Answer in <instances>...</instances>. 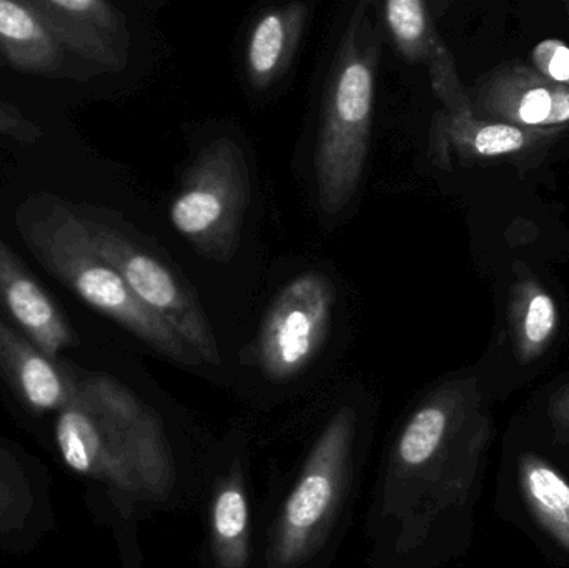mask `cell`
Returning a JSON list of instances; mask_svg holds the SVG:
<instances>
[{"label":"cell","instance_id":"7","mask_svg":"<svg viewBox=\"0 0 569 568\" xmlns=\"http://www.w3.org/2000/svg\"><path fill=\"white\" fill-rule=\"evenodd\" d=\"M333 306V283L323 273H303L284 287L257 337V363L267 379L290 382L311 366L330 332Z\"/></svg>","mask_w":569,"mask_h":568},{"label":"cell","instance_id":"12","mask_svg":"<svg viewBox=\"0 0 569 568\" xmlns=\"http://www.w3.org/2000/svg\"><path fill=\"white\" fill-rule=\"evenodd\" d=\"M210 544L216 568H249L250 509L240 464L230 469L213 492Z\"/></svg>","mask_w":569,"mask_h":568},{"label":"cell","instance_id":"3","mask_svg":"<svg viewBox=\"0 0 569 568\" xmlns=\"http://www.w3.org/2000/svg\"><path fill=\"white\" fill-rule=\"evenodd\" d=\"M16 226L43 269L83 302L110 317L169 359L186 366L202 360L186 340L147 309L119 272L90 243L77 209L57 199H29L16 213Z\"/></svg>","mask_w":569,"mask_h":568},{"label":"cell","instance_id":"9","mask_svg":"<svg viewBox=\"0 0 569 568\" xmlns=\"http://www.w3.org/2000/svg\"><path fill=\"white\" fill-rule=\"evenodd\" d=\"M0 303L49 359L72 343L73 332L62 310L2 240Z\"/></svg>","mask_w":569,"mask_h":568},{"label":"cell","instance_id":"23","mask_svg":"<svg viewBox=\"0 0 569 568\" xmlns=\"http://www.w3.org/2000/svg\"><path fill=\"white\" fill-rule=\"evenodd\" d=\"M0 66H6V60H3L2 53H0Z\"/></svg>","mask_w":569,"mask_h":568},{"label":"cell","instance_id":"18","mask_svg":"<svg viewBox=\"0 0 569 568\" xmlns=\"http://www.w3.org/2000/svg\"><path fill=\"white\" fill-rule=\"evenodd\" d=\"M520 117L527 123L563 122L569 119V97L553 99L548 90H530L521 100Z\"/></svg>","mask_w":569,"mask_h":568},{"label":"cell","instance_id":"2","mask_svg":"<svg viewBox=\"0 0 569 568\" xmlns=\"http://www.w3.org/2000/svg\"><path fill=\"white\" fill-rule=\"evenodd\" d=\"M381 57L373 6L358 3L335 52L321 100L315 179L325 216L347 209L360 187L370 149Z\"/></svg>","mask_w":569,"mask_h":568},{"label":"cell","instance_id":"5","mask_svg":"<svg viewBox=\"0 0 569 568\" xmlns=\"http://www.w3.org/2000/svg\"><path fill=\"white\" fill-rule=\"evenodd\" d=\"M250 199L246 153L230 137H217L187 169L170 203V222L200 256L227 263L239 250Z\"/></svg>","mask_w":569,"mask_h":568},{"label":"cell","instance_id":"20","mask_svg":"<svg viewBox=\"0 0 569 568\" xmlns=\"http://www.w3.org/2000/svg\"><path fill=\"white\" fill-rule=\"evenodd\" d=\"M2 137L20 143H36L42 139L43 130L16 106L0 99V139Z\"/></svg>","mask_w":569,"mask_h":568},{"label":"cell","instance_id":"19","mask_svg":"<svg viewBox=\"0 0 569 568\" xmlns=\"http://www.w3.org/2000/svg\"><path fill=\"white\" fill-rule=\"evenodd\" d=\"M523 132L511 126H488L475 136V149L481 156L493 157L515 152L523 146Z\"/></svg>","mask_w":569,"mask_h":568},{"label":"cell","instance_id":"16","mask_svg":"<svg viewBox=\"0 0 569 568\" xmlns=\"http://www.w3.org/2000/svg\"><path fill=\"white\" fill-rule=\"evenodd\" d=\"M57 446L63 462L79 474H90L102 456V437L82 410L69 409L57 423Z\"/></svg>","mask_w":569,"mask_h":568},{"label":"cell","instance_id":"8","mask_svg":"<svg viewBox=\"0 0 569 568\" xmlns=\"http://www.w3.org/2000/svg\"><path fill=\"white\" fill-rule=\"evenodd\" d=\"M60 46L106 72L126 69L130 33L126 16L106 0H27Z\"/></svg>","mask_w":569,"mask_h":568},{"label":"cell","instance_id":"1","mask_svg":"<svg viewBox=\"0 0 569 568\" xmlns=\"http://www.w3.org/2000/svg\"><path fill=\"white\" fill-rule=\"evenodd\" d=\"M493 436L491 413L471 383L441 387L408 417L381 487L395 554L420 549L441 519L470 502Z\"/></svg>","mask_w":569,"mask_h":568},{"label":"cell","instance_id":"17","mask_svg":"<svg viewBox=\"0 0 569 568\" xmlns=\"http://www.w3.org/2000/svg\"><path fill=\"white\" fill-rule=\"evenodd\" d=\"M557 327V307L547 293H538L528 307L525 319V342L527 353L538 352L550 340Z\"/></svg>","mask_w":569,"mask_h":568},{"label":"cell","instance_id":"10","mask_svg":"<svg viewBox=\"0 0 569 568\" xmlns=\"http://www.w3.org/2000/svg\"><path fill=\"white\" fill-rule=\"evenodd\" d=\"M67 50L27 0H0V53L17 72L70 79Z\"/></svg>","mask_w":569,"mask_h":568},{"label":"cell","instance_id":"14","mask_svg":"<svg viewBox=\"0 0 569 568\" xmlns=\"http://www.w3.org/2000/svg\"><path fill=\"white\" fill-rule=\"evenodd\" d=\"M0 360L9 367L30 406L49 410L59 406L66 396L62 373L49 357L17 336L0 319Z\"/></svg>","mask_w":569,"mask_h":568},{"label":"cell","instance_id":"6","mask_svg":"<svg viewBox=\"0 0 569 568\" xmlns=\"http://www.w3.org/2000/svg\"><path fill=\"white\" fill-rule=\"evenodd\" d=\"M79 216L96 252L122 276L133 296L169 323L202 363L217 366L220 362L219 342L209 317L182 280L166 263L152 253L143 252L119 230L86 213Z\"/></svg>","mask_w":569,"mask_h":568},{"label":"cell","instance_id":"15","mask_svg":"<svg viewBox=\"0 0 569 568\" xmlns=\"http://www.w3.org/2000/svg\"><path fill=\"white\" fill-rule=\"evenodd\" d=\"M383 22L395 47L407 60H421L430 53V22L427 6L420 0H388Z\"/></svg>","mask_w":569,"mask_h":568},{"label":"cell","instance_id":"13","mask_svg":"<svg viewBox=\"0 0 569 568\" xmlns=\"http://www.w3.org/2000/svg\"><path fill=\"white\" fill-rule=\"evenodd\" d=\"M518 479L525 504L541 529L569 554V482L545 457L521 454Z\"/></svg>","mask_w":569,"mask_h":568},{"label":"cell","instance_id":"4","mask_svg":"<svg viewBox=\"0 0 569 568\" xmlns=\"http://www.w3.org/2000/svg\"><path fill=\"white\" fill-rule=\"evenodd\" d=\"M357 413L337 410L288 494L267 549L269 568H300L327 542L350 482Z\"/></svg>","mask_w":569,"mask_h":568},{"label":"cell","instance_id":"11","mask_svg":"<svg viewBox=\"0 0 569 568\" xmlns=\"http://www.w3.org/2000/svg\"><path fill=\"white\" fill-rule=\"evenodd\" d=\"M308 13V3L291 2L267 10L253 23L246 53L247 76L253 89H269L287 72Z\"/></svg>","mask_w":569,"mask_h":568},{"label":"cell","instance_id":"21","mask_svg":"<svg viewBox=\"0 0 569 568\" xmlns=\"http://www.w3.org/2000/svg\"><path fill=\"white\" fill-rule=\"evenodd\" d=\"M535 62L555 80H569V49L560 40H545L535 49Z\"/></svg>","mask_w":569,"mask_h":568},{"label":"cell","instance_id":"22","mask_svg":"<svg viewBox=\"0 0 569 568\" xmlns=\"http://www.w3.org/2000/svg\"><path fill=\"white\" fill-rule=\"evenodd\" d=\"M548 420L555 440L561 446H569V386L555 393L548 403Z\"/></svg>","mask_w":569,"mask_h":568}]
</instances>
